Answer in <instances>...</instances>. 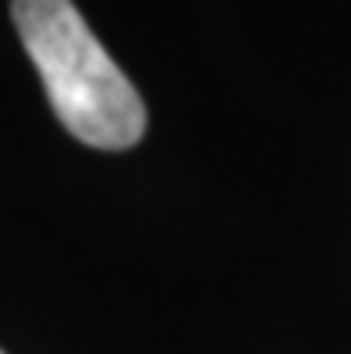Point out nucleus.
<instances>
[{
    "label": "nucleus",
    "mask_w": 351,
    "mask_h": 354,
    "mask_svg": "<svg viewBox=\"0 0 351 354\" xmlns=\"http://www.w3.org/2000/svg\"><path fill=\"white\" fill-rule=\"evenodd\" d=\"M11 18L61 126L97 151L133 147L147 129L143 100L72 0H11Z\"/></svg>",
    "instance_id": "obj_1"
},
{
    "label": "nucleus",
    "mask_w": 351,
    "mask_h": 354,
    "mask_svg": "<svg viewBox=\"0 0 351 354\" xmlns=\"http://www.w3.org/2000/svg\"><path fill=\"white\" fill-rule=\"evenodd\" d=\"M0 354H4V351H0Z\"/></svg>",
    "instance_id": "obj_2"
}]
</instances>
